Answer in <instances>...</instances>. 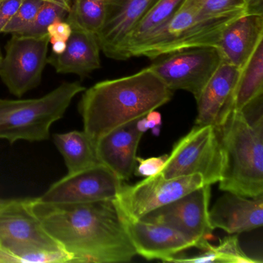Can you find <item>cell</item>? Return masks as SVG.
<instances>
[{"label":"cell","instance_id":"2e32d148","mask_svg":"<svg viewBox=\"0 0 263 263\" xmlns=\"http://www.w3.org/2000/svg\"><path fill=\"white\" fill-rule=\"evenodd\" d=\"M132 121L106 134L95 143L101 164L110 169L121 181L128 180L137 165V151L144 134Z\"/></svg>","mask_w":263,"mask_h":263},{"label":"cell","instance_id":"836d02e7","mask_svg":"<svg viewBox=\"0 0 263 263\" xmlns=\"http://www.w3.org/2000/svg\"><path fill=\"white\" fill-rule=\"evenodd\" d=\"M137 128L141 133L144 134L148 130V127H147V121L145 117L139 118L137 120L136 123Z\"/></svg>","mask_w":263,"mask_h":263},{"label":"cell","instance_id":"44dd1931","mask_svg":"<svg viewBox=\"0 0 263 263\" xmlns=\"http://www.w3.org/2000/svg\"><path fill=\"white\" fill-rule=\"evenodd\" d=\"M184 2L185 0H158L127 38L123 50L124 61L132 58L136 49L165 25Z\"/></svg>","mask_w":263,"mask_h":263},{"label":"cell","instance_id":"5b68a950","mask_svg":"<svg viewBox=\"0 0 263 263\" xmlns=\"http://www.w3.org/2000/svg\"><path fill=\"white\" fill-rule=\"evenodd\" d=\"M0 247L13 263H70L71 255L47 233L30 198L10 199L0 211Z\"/></svg>","mask_w":263,"mask_h":263},{"label":"cell","instance_id":"6da1fadb","mask_svg":"<svg viewBox=\"0 0 263 263\" xmlns=\"http://www.w3.org/2000/svg\"><path fill=\"white\" fill-rule=\"evenodd\" d=\"M30 204L72 262H128L137 255L115 199L48 204L35 198Z\"/></svg>","mask_w":263,"mask_h":263},{"label":"cell","instance_id":"277c9868","mask_svg":"<svg viewBox=\"0 0 263 263\" xmlns=\"http://www.w3.org/2000/svg\"><path fill=\"white\" fill-rule=\"evenodd\" d=\"M86 90L80 82H64L42 98L0 99V139L34 142L48 139L52 124L64 117L72 100Z\"/></svg>","mask_w":263,"mask_h":263},{"label":"cell","instance_id":"5bb4252c","mask_svg":"<svg viewBox=\"0 0 263 263\" xmlns=\"http://www.w3.org/2000/svg\"><path fill=\"white\" fill-rule=\"evenodd\" d=\"M122 218L137 255L146 259L170 261L186 249L198 248L196 241L173 228L141 219Z\"/></svg>","mask_w":263,"mask_h":263},{"label":"cell","instance_id":"d590c367","mask_svg":"<svg viewBox=\"0 0 263 263\" xmlns=\"http://www.w3.org/2000/svg\"><path fill=\"white\" fill-rule=\"evenodd\" d=\"M10 201V199H3V198H0V209H2L6 204H8Z\"/></svg>","mask_w":263,"mask_h":263},{"label":"cell","instance_id":"484cf974","mask_svg":"<svg viewBox=\"0 0 263 263\" xmlns=\"http://www.w3.org/2000/svg\"><path fill=\"white\" fill-rule=\"evenodd\" d=\"M68 10L58 4L45 2L40 9L33 22L20 35L41 36L47 33V29L58 21H65Z\"/></svg>","mask_w":263,"mask_h":263},{"label":"cell","instance_id":"ffe728a7","mask_svg":"<svg viewBox=\"0 0 263 263\" xmlns=\"http://www.w3.org/2000/svg\"><path fill=\"white\" fill-rule=\"evenodd\" d=\"M53 142L64 157L68 174L76 173L101 164L95 144L84 132L55 134Z\"/></svg>","mask_w":263,"mask_h":263},{"label":"cell","instance_id":"52a82bcc","mask_svg":"<svg viewBox=\"0 0 263 263\" xmlns=\"http://www.w3.org/2000/svg\"><path fill=\"white\" fill-rule=\"evenodd\" d=\"M223 153L218 126L197 125L174 145L160 174L164 178L199 174L204 184L221 179Z\"/></svg>","mask_w":263,"mask_h":263},{"label":"cell","instance_id":"83f0119b","mask_svg":"<svg viewBox=\"0 0 263 263\" xmlns=\"http://www.w3.org/2000/svg\"><path fill=\"white\" fill-rule=\"evenodd\" d=\"M167 155L159 157H152V158H144L137 157L136 161L138 165L135 169V175L137 176L148 177L154 176L160 173L161 169L164 167L167 159Z\"/></svg>","mask_w":263,"mask_h":263},{"label":"cell","instance_id":"f546056e","mask_svg":"<svg viewBox=\"0 0 263 263\" xmlns=\"http://www.w3.org/2000/svg\"><path fill=\"white\" fill-rule=\"evenodd\" d=\"M71 32V27L65 21H56L47 29L50 44L55 41L67 42Z\"/></svg>","mask_w":263,"mask_h":263},{"label":"cell","instance_id":"8d00e7d4","mask_svg":"<svg viewBox=\"0 0 263 263\" xmlns=\"http://www.w3.org/2000/svg\"><path fill=\"white\" fill-rule=\"evenodd\" d=\"M3 59H4V56H3L2 52L0 50V67H1V64H2Z\"/></svg>","mask_w":263,"mask_h":263},{"label":"cell","instance_id":"9c48e42d","mask_svg":"<svg viewBox=\"0 0 263 263\" xmlns=\"http://www.w3.org/2000/svg\"><path fill=\"white\" fill-rule=\"evenodd\" d=\"M48 33L41 36L13 35L6 46L0 78L9 91L21 98L41 84L47 64Z\"/></svg>","mask_w":263,"mask_h":263},{"label":"cell","instance_id":"cb8c5ba5","mask_svg":"<svg viewBox=\"0 0 263 263\" xmlns=\"http://www.w3.org/2000/svg\"><path fill=\"white\" fill-rule=\"evenodd\" d=\"M208 17L238 16L248 13L247 0H189Z\"/></svg>","mask_w":263,"mask_h":263},{"label":"cell","instance_id":"8fae6325","mask_svg":"<svg viewBox=\"0 0 263 263\" xmlns=\"http://www.w3.org/2000/svg\"><path fill=\"white\" fill-rule=\"evenodd\" d=\"M211 185H203L144 215L143 221L164 224L196 241L198 249L212 236L209 223Z\"/></svg>","mask_w":263,"mask_h":263},{"label":"cell","instance_id":"e0dca14e","mask_svg":"<svg viewBox=\"0 0 263 263\" xmlns=\"http://www.w3.org/2000/svg\"><path fill=\"white\" fill-rule=\"evenodd\" d=\"M263 41V13H246L226 26L218 41L223 62L240 70Z\"/></svg>","mask_w":263,"mask_h":263},{"label":"cell","instance_id":"4316f807","mask_svg":"<svg viewBox=\"0 0 263 263\" xmlns=\"http://www.w3.org/2000/svg\"><path fill=\"white\" fill-rule=\"evenodd\" d=\"M44 3L43 0H24L19 10L7 24L3 33L21 34L33 22Z\"/></svg>","mask_w":263,"mask_h":263},{"label":"cell","instance_id":"4fadbf2b","mask_svg":"<svg viewBox=\"0 0 263 263\" xmlns=\"http://www.w3.org/2000/svg\"><path fill=\"white\" fill-rule=\"evenodd\" d=\"M157 1L106 0L105 22L97 38L107 58L124 61L123 50L127 38Z\"/></svg>","mask_w":263,"mask_h":263},{"label":"cell","instance_id":"603a6c76","mask_svg":"<svg viewBox=\"0 0 263 263\" xmlns=\"http://www.w3.org/2000/svg\"><path fill=\"white\" fill-rule=\"evenodd\" d=\"M106 0H72L65 21L71 29L98 35L105 22Z\"/></svg>","mask_w":263,"mask_h":263},{"label":"cell","instance_id":"e575fe53","mask_svg":"<svg viewBox=\"0 0 263 263\" xmlns=\"http://www.w3.org/2000/svg\"><path fill=\"white\" fill-rule=\"evenodd\" d=\"M44 2L51 3V4H58L70 10V6H71L72 0H43Z\"/></svg>","mask_w":263,"mask_h":263},{"label":"cell","instance_id":"ba28073f","mask_svg":"<svg viewBox=\"0 0 263 263\" xmlns=\"http://www.w3.org/2000/svg\"><path fill=\"white\" fill-rule=\"evenodd\" d=\"M203 185L199 174L167 179L158 173L134 185L122 184L115 201L123 217L138 220Z\"/></svg>","mask_w":263,"mask_h":263},{"label":"cell","instance_id":"3957f363","mask_svg":"<svg viewBox=\"0 0 263 263\" xmlns=\"http://www.w3.org/2000/svg\"><path fill=\"white\" fill-rule=\"evenodd\" d=\"M223 153L219 189L247 198L263 195V115L232 110L218 126Z\"/></svg>","mask_w":263,"mask_h":263},{"label":"cell","instance_id":"7402d4cb","mask_svg":"<svg viewBox=\"0 0 263 263\" xmlns=\"http://www.w3.org/2000/svg\"><path fill=\"white\" fill-rule=\"evenodd\" d=\"M261 95H263V41L241 70L234 92L232 110H241Z\"/></svg>","mask_w":263,"mask_h":263},{"label":"cell","instance_id":"30bf717a","mask_svg":"<svg viewBox=\"0 0 263 263\" xmlns=\"http://www.w3.org/2000/svg\"><path fill=\"white\" fill-rule=\"evenodd\" d=\"M150 66V69L172 91L183 90L198 98L221 63L216 47L178 50Z\"/></svg>","mask_w":263,"mask_h":263},{"label":"cell","instance_id":"d6986e66","mask_svg":"<svg viewBox=\"0 0 263 263\" xmlns=\"http://www.w3.org/2000/svg\"><path fill=\"white\" fill-rule=\"evenodd\" d=\"M100 52L101 48L96 35L72 29L64 51L60 54L52 53L47 64L54 67L57 73L86 77L101 68Z\"/></svg>","mask_w":263,"mask_h":263},{"label":"cell","instance_id":"d6a6232c","mask_svg":"<svg viewBox=\"0 0 263 263\" xmlns=\"http://www.w3.org/2000/svg\"><path fill=\"white\" fill-rule=\"evenodd\" d=\"M146 118L149 121H152V122L155 123L157 126H161V115L159 112L152 110V111L149 112L147 115H146Z\"/></svg>","mask_w":263,"mask_h":263},{"label":"cell","instance_id":"ac0fdd59","mask_svg":"<svg viewBox=\"0 0 263 263\" xmlns=\"http://www.w3.org/2000/svg\"><path fill=\"white\" fill-rule=\"evenodd\" d=\"M212 229H221L229 234H240L261 227L263 195L247 198L226 192L209 212Z\"/></svg>","mask_w":263,"mask_h":263},{"label":"cell","instance_id":"7c38bea8","mask_svg":"<svg viewBox=\"0 0 263 263\" xmlns=\"http://www.w3.org/2000/svg\"><path fill=\"white\" fill-rule=\"evenodd\" d=\"M122 181L103 164L67 174L38 200L48 204H67L114 200Z\"/></svg>","mask_w":263,"mask_h":263},{"label":"cell","instance_id":"d4e9b609","mask_svg":"<svg viewBox=\"0 0 263 263\" xmlns=\"http://www.w3.org/2000/svg\"><path fill=\"white\" fill-rule=\"evenodd\" d=\"M203 250H210L216 257V262L255 263L259 262L246 255L239 246L236 235L226 237L218 246H213L206 241L203 244Z\"/></svg>","mask_w":263,"mask_h":263},{"label":"cell","instance_id":"8992f818","mask_svg":"<svg viewBox=\"0 0 263 263\" xmlns=\"http://www.w3.org/2000/svg\"><path fill=\"white\" fill-rule=\"evenodd\" d=\"M237 17H208L191 1L185 0L173 17L136 49L132 57L155 59L185 49L217 48L223 29Z\"/></svg>","mask_w":263,"mask_h":263},{"label":"cell","instance_id":"7a4b0ae2","mask_svg":"<svg viewBox=\"0 0 263 263\" xmlns=\"http://www.w3.org/2000/svg\"><path fill=\"white\" fill-rule=\"evenodd\" d=\"M173 91L150 67L101 81L85 90L78 105L84 132L97 142L111 130L145 117L171 101Z\"/></svg>","mask_w":263,"mask_h":263},{"label":"cell","instance_id":"4dcf8cb0","mask_svg":"<svg viewBox=\"0 0 263 263\" xmlns=\"http://www.w3.org/2000/svg\"><path fill=\"white\" fill-rule=\"evenodd\" d=\"M248 13H263V0H247Z\"/></svg>","mask_w":263,"mask_h":263},{"label":"cell","instance_id":"f1b7e54d","mask_svg":"<svg viewBox=\"0 0 263 263\" xmlns=\"http://www.w3.org/2000/svg\"><path fill=\"white\" fill-rule=\"evenodd\" d=\"M24 0H0V33L16 14Z\"/></svg>","mask_w":263,"mask_h":263},{"label":"cell","instance_id":"1f68e13d","mask_svg":"<svg viewBox=\"0 0 263 263\" xmlns=\"http://www.w3.org/2000/svg\"><path fill=\"white\" fill-rule=\"evenodd\" d=\"M52 44V51L53 54H60L63 53L65 50L66 46H67V42L64 41H55V42L51 43Z\"/></svg>","mask_w":263,"mask_h":263},{"label":"cell","instance_id":"9a60e30c","mask_svg":"<svg viewBox=\"0 0 263 263\" xmlns=\"http://www.w3.org/2000/svg\"><path fill=\"white\" fill-rule=\"evenodd\" d=\"M241 70L222 62L196 98L197 125L218 126L232 110L233 96Z\"/></svg>","mask_w":263,"mask_h":263},{"label":"cell","instance_id":"74e56055","mask_svg":"<svg viewBox=\"0 0 263 263\" xmlns=\"http://www.w3.org/2000/svg\"><path fill=\"white\" fill-rule=\"evenodd\" d=\"M9 202H10V201H9ZM3 208H4V207H3ZM3 208H2V209H3ZM0 209V211H1V209Z\"/></svg>","mask_w":263,"mask_h":263}]
</instances>
